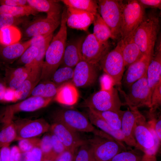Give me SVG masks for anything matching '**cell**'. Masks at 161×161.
Wrapping results in <instances>:
<instances>
[{"instance_id": "39", "label": "cell", "mask_w": 161, "mask_h": 161, "mask_svg": "<svg viewBox=\"0 0 161 161\" xmlns=\"http://www.w3.org/2000/svg\"><path fill=\"white\" fill-rule=\"evenodd\" d=\"M29 21L28 16L16 17L7 15H0V30L11 26H16Z\"/></svg>"}, {"instance_id": "5", "label": "cell", "mask_w": 161, "mask_h": 161, "mask_svg": "<svg viewBox=\"0 0 161 161\" xmlns=\"http://www.w3.org/2000/svg\"><path fill=\"white\" fill-rule=\"evenodd\" d=\"M123 1L119 0L97 1V12L110 29L113 40L121 37V22Z\"/></svg>"}, {"instance_id": "27", "label": "cell", "mask_w": 161, "mask_h": 161, "mask_svg": "<svg viewBox=\"0 0 161 161\" xmlns=\"http://www.w3.org/2000/svg\"><path fill=\"white\" fill-rule=\"evenodd\" d=\"M88 117L93 125L97 127L101 131L117 140L125 144V139L121 129L117 130L113 129L103 120L89 108H88Z\"/></svg>"}, {"instance_id": "50", "label": "cell", "mask_w": 161, "mask_h": 161, "mask_svg": "<svg viewBox=\"0 0 161 161\" xmlns=\"http://www.w3.org/2000/svg\"><path fill=\"white\" fill-rule=\"evenodd\" d=\"M140 3L145 9L151 8L153 9H161V0H138Z\"/></svg>"}, {"instance_id": "28", "label": "cell", "mask_w": 161, "mask_h": 161, "mask_svg": "<svg viewBox=\"0 0 161 161\" xmlns=\"http://www.w3.org/2000/svg\"><path fill=\"white\" fill-rule=\"evenodd\" d=\"M41 74L31 70L27 78L15 90L17 101L24 100L30 96L35 86L40 81Z\"/></svg>"}, {"instance_id": "10", "label": "cell", "mask_w": 161, "mask_h": 161, "mask_svg": "<svg viewBox=\"0 0 161 161\" xmlns=\"http://www.w3.org/2000/svg\"><path fill=\"white\" fill-rule=\"evenodd\" d=\"M101 68L112 79L114 85L120 86L126 67L119 41L99 63Z\"/></svg>"}, {"instance_id": "31", "label": "cell", "mask_w": 161, "mask_h": 161, "mask_svg": "<svg viewBox=\"0 0 161 161\" xmlns=\"http://www.w3.org/2000/svg\"><path fill=\"white\" fill-rule=\"evenodd\" d=\"M58 86L51 80L40 81L32 91L31 96L53 98Z\"/></svg>"}, {"instance_id": "60", "label": "cell", "mask_w": 161, "mask_h": 161, "mask_svg": "<svg viewBox=\"0 0 161 161\" xmlns=\"http://www.w3.org/2000/svg\"><path fill=\"white\" fill-rule=\"evenodd\" d=\"M0 161H2L1 160V156H0Z\"/></svg>"}, {"instance_id": "20", "label": "cell", "mask_w": 161, "mask_h": 161, "mask_svg": "<svg viewBox=\"0 0 161 161\" xmlns=\"http://www.w3.org/2000/svg\"><path fill=\"white\" fill-rule=\"evenodd\" d=\"M5 71L3 80L7 87L13 89H17L25 80L31 70L30 66H24L13 68L3 64Z\"/></svg>"}, {"instance_id": "55", "label": "cell", "mask_w": 161, "mask_h": 161, "mask_svg": "<svg viewBox=\"0 0 161 161\" xmlns=\"http://www.w3.org/2000/svg\"><path fill=\"white\" fill-rule=\"evenodd\" d=\"M7 87L3 78L0 77V102H3L4 93Z\"/></svg>"}, {"instance_id": "15", "label": "cell", "mask_w": 161, "mask_h": 161, "mask_svg": "<svg viewBox=\"0 0 161 161\" xmlns=\"http://www.w3.org/2000/svg\"><path fill=\"white\" fill-rule=\"evenodd\" d=\"M97 66L81 60L74 68L72 82L74 85L84 88L94 84L98 76Z\"/></svg>"}, {"instance_id": "53", "label": "cell", "mask_w": 161, "mask_h": 161, "mask_svg": "<svg viewBox=\"0 0 161 161\" xmlns=\"http://www.w3.org/2000/svg\"><path fill=\"white\" fill-rule=\"evenodd\" d=\"M0 155L2 161H11L9 145L4 146L0 148Z\"/></svg>"}, {"instance_id": "33", "label": "cell", "mask_w": 161, "mask_h": 161, "mask_svg": "<svg viewBox=\"0 0 161 161\" xmlns=\"http://www.w3.org/2000/svg\"><path fill=\"white\" fill-rule=\"evenodd\" d=\"M67 7L88 12L94 15L97 13V1L94 0H61Z\"/></svg>"}, {"instance_id": "36", "label": "cell", "mask_w": 161, "mask_h": 161, "mask_svg": "<svg viewBox=\"0 0 161 161\" xmlns=\"http://www.w3.org/2000/svg\"><path fill=\"white\" fill-rule=\"evenodd\" d=\"M74 68L59 67L54 72L51 79L57 86L72 81Z\"/></svg>"}, {"instance_id": "35", "label": "cell", "mask_w": 161, "mask_h": 161, "mask_svg": "<svg viewBox=\"0 0 161 161\" xmlns=\"http://www.w3.org/2000/svg\"><path fill=\"white\" fill-rule=\"evenodd\" d=\"M21 35L20 30L16 26L4 28L0 30V44L9 45L18 42Z\"/></svg>"}, {"instance_id": "44", "label": "cell", "mask_w": 161, "mask_h": 161, "mask_svg": "<svg viewBox=\"0 0 161 161\" xmlns=\"http://www.w3.org/2000/svg\"><path fill=\"white\" fill-rule=\"evenodd\" d=\"M151 109L157 110L161 105V81L154 87L151 97Z\"/></svg>"}, {"instance_id": "2", "label": "cell", "mask_w": 161, "mask_h": 161, "mask_svg": "<svg viewBox=\"0 0 161 161\" xmlns=\"http://www.w3.org/2000/svg\"><path fill=\"white\" fill-rule=\"evenodd\" d=\"M160 27V15L157 9L145 14L133 36L143 55L153 57Z\"/></svg>"}, {"instance_id": "17", "label": "cell", "mask_w": 161, "mask_h": 161, "mask_svg": "<svg viewBox=\"0 0 161 161\" xmlns=\"http://www.w3.org/2000/svg\"><path fill=\"white\" fill-rule=\"evenodd\" d=\"M153 57L145 55L130 64L123 75V82L124 86L129 87L147 74L149 64Z\"/></svg>"}, {"instance_id": "21", "label": "cell", "mask_w": 161, "mask_h": 161, "mask_svg": "<svg viewBox=\"0 0 161 161\" xmlns=\"http://www.w3.org/2000/svg\"><path fill=\"white\" fill-rule=\"evenodd\" d=\"M30 45V39L24 42H18L9 45L0 44V61L3 64H12L18 59Z\"/></svg>"}, {"instance_id": "51", "label": "cell", "mask_w": 161, "mask_h": 161, "mask_svg": "<svg viewBox=\"0 0 161 161\" xmlns=\"http://www.w3.org/2000/svg\"><path fill=\"white\" fill-rule=\"evenodd\" d=\"M0 5L21 7L27 5L26 0H0Z\"/></svg>"}, {"instance_id": "26", "label": "cell", "mask_w": 161, "mask_h": 161, "mask_svg": "<svg viewBox=\"0 0 161 161\" xmlns=\"http://www.w3.org/2000/svg\"><path fill=\"white\" fill-rule=\"evenodd\" d=\"M82 39L66 43L63 57L59 67L74 68L82 60L80 46Z\"/></svg>"}, {"instance_id": "38", "label": "cell", "mask_w": 161, "mask_h": 161, "mask_svg": "<svg viewBox=\"0 0 161 161\" xmlns=\"http://www.w3.org/2000/svg\"><path fill=\"white\" fill-rule=\"evenodd\" d=\"M90 109L103 120L113 129L117 130L121 129V121L119 113L109 111H99Z\"/></svg>"}, {"instance_id": "46", "label": "cell", "mask_w": 161, "mask_h": 161, "mask_svg": "<svg viewBox=\"0 0 161 161\" xmlns=\"http://www.w3.org/2000/svg\"><path fill=\"white\" fill-rule=\"evenodd\" d=\"M77 149H66L57 157L55 161H74Z\"/></svg>"}, {"instance_id": "48", "label": "cell", "mask_w": 161, "mask_h": 161, "mask_svg": "<svg viewBox=\"0 0 161 161\" xmlns=\"http://www.w3.org/2000/svg\"><path fill=\"white\" fill-rule=\"evenodd\" d=\"M100 81L101 90H109L114 86L112 79L105 73L101 76Z\"/></svg>"}, {"instance_id": "30", "label": "cell", "mask_w": 161, "mask_h": 161, "mask_svg": "<svg viewBox=\"0 0 161 161\" xmlns=\"http://www.w3.org/2000/svg\"><path fill=\"white\" fill-rule=\"evenodd\" d=\"M2 123L0 131V148L2 146L10 145L14 140H16V134L13 122V118L1 117Z\"/></svg>"}, {"instance_id": "7", "label": "cell", "mask_w": 161, "mask_h": 161, "mask_svg": "<svg viewBox=\"0 0 161 161\" xmlns=\"http://www.w3.org/2000/svg\"><path fill=\"white\" fill-rule=\"evenodd\" d=\"M128 89L127 94L119 88L118 90L124 97L126 101L125 104L131 110L144 107L151 108V92L148 85L147 74L133 83Z\"/></svg>"}, {"instance_id": "12", "label": "cell", "mask_w": 161, "mask_h": 161, "mask_svg": "<svg viewBox=\"0 0 161 161\" xmlns=\"http://www.w3.org/2000/svg\"><path fill=\"white\" fill-rule=\"evenodd\" d=\"M111 47L107 41L101 42L94 35L89 34L81 40L80 46L81 59L92 64L97 65L109 52Z\"/></svg>"}, {"instance_id": "58", "label": "cell", "mask_w": 161, "mask_h": 161, "mask_svg": "<svg viewBox=\"0 0 161 161\" xmlns=\"http://www.w3.org/2000/svg\"><path fill=\"white\" fill-rule=\"evenodd\" d=\"M27 152H22L20 157L17 161H28Z\"/></svg>"}, {"instance_id": "37", "label": "cell", "mask_w": 161, "mask_h": 161, "mask_svg": "<svg viewBox=\"0 0 161 161\" xmlns=\"http://www.w3.org/2000/svg\"><path fill=\"white\" fill-rule=\"evenodd\" d=\"M144 155V153L137 148H129L117 154L110 161H142Z\"/></svg>"}, {"instance_id": "32", "label": "cell", "mask_w": 161, "mask_h": 161, "mask_svg": "<svg viewBox=\"0 0 161 161\" xmlns=\"http://www.w3.org/2000/svg\"><path fill=\"white\" fill-rule=\"evenodd\" d=\"M93 24L92 34L99 41L105 42L108 41L109 38H112L110 29L98 12L95 15Z\"/></svg>"}, {"instance_id": "13", "label": "cell", "mask_w": 161, "mask_h": 161, "mask_svg": "<svg viewBox=\"0 0 161 161\" xmlns=\"http://www.w3.org/2000/svg\"><path fill=\"white\" fill-rule=\"evenodd\" d=\"M13 122L16 134V140L36 137L47 132L50 127L49 124L42 118L31 120L18 118L13 120Z\"/></svg>"}, {"instance_id": "22", "label": "cell", "mask_w": 161, "mask_h": 161, "mask_svg": "<svg viewBox=\"0 0 161 161\" xmlns=\"http://www.w3.org/2000/svg\"><path fill=\"white\" fill-rule=\"evenodd\" d=\"M136 109L131 110L128 108L126 110H120L119 112L121 121V130L125 139V144L130 147H134L136 145L134 134L136 117Z\"/></svg>"}, {"instance_id": "49", "label": "cell", "mask_w": 161, "mask_h": 161, "mask_svg": "<svg viewBox=\"0 0 161 161\" xmlns=\"http://www.w3.org/2000/svg\"><path fill=\"white\" fill-rule=\"evenodd\" d=\"M43 154L39 147L34 148L28 153V161H41Z\"/></svg>"}, {"instance_id": "24", "label": "cell", "mask_w": 161, "mask_h": 161, "mask_svg": "<svg viewBox=\"0 0 161 161\" xmlns=\"http://www.w3.org/2000/svg\"><path fill=\"white\" fill-rule=\"evenodd\" d=\"M79 96L77 87L71 81L58 86L56 94L53 100L63 105L72 106L77 102Z\"/></svg>"}, {"instance_id": "34", "label": "cell", "mask_w": 161, "mask_h": 161, "mask_svg": "<svg viewBox=\"0 0 161 161\" xmlns=\"http://www.w3.org/2000/svg\"><path fill=\"white\" fill-rule=\"evenodd\" d=\"M38 12L28 5L21 7L0 5V15H7L16 17L35 15Z\"/></svg>"}, {"instance_id": "59", "label": "cell", "mask_w": 161, "mask_h": 161, "mask_svg": "<svg viewBox=\"0 0 161 161\" xmlns=\"http://www.w3.org/2000/svg\"><path fill=\"white\" fill-rule=\"evenodd\" d=\"M0 69H4V66L3 63L0 60Z\"/></svg>"}, {"instance_id": "40", "label": "cell", "mask_w": 161, "mask_h": 161, "mask_svg": "<svg viewBox=\"0 0 161 161\" xmlns=\"http://www.w3.org/2000/svg\"><path fill=\"white\" fill-rule=\"evenodd\" d=\"M38 53V49L36 46L31 45L18 59L17 64L24 66H30L34 61Z\"/></svg>"}, {"instance_id": "18", "label": "cell", "mask_w": 161, "mask_h": 161, "mask_svg": "<svg viewBox=\"0 0 161 161\" xmlns=\"http://www.w3.org/2000/svg\"><path fill=\"white\" fill-rule=\"evenodd\" d=\"M156 44L155 52L154 51L147 71L148 84L151 93L155 86L161 81V41L160 35Z\"/></svg>"}, {"instance_id": "4", "label": "cell", "mask_w": 161, "mask_h": 161, "mask_svg": "<svg viewBox=\"0 0 161 161\" xmlns=\"http://www.w3.org/2000/svg\"><path fill=\"white\" fill-rule=\"evenodd\" d=\"M145 9L138 0L123 1L120 26L121 39L133 35L145 15Z\"/></svg>"}, {"instance_id": "29", "label": "cell", "mask_w": 161, "mask_h": 161, "mask_svg": "<svg viewBox=\"0 0 161 161\" xmlns=\"http://www.w3.org/2000/svg\"><path fill=\"white\" fill-rule=\"evenodd\" d=\"M27 5L38 12L46 13L47 15L61 14V6L59 1L53 0H27Z\"/></svg>"}, {"instance_id": "56", "label": "cell", "mask_w": 161, "mask_h": 161, "mask_svg": "<svg viewBox=\"0 0 161 161\" xmlns=\"http://www.w3.org/2000/svg\"><path fill=\"white\" fill-rule=\"evenodd\" d=\"M58 156L53 153L52 154L45 156H43L41 161H55Z\"/></svg>"}, {"instance_id": "25", "label": "cell", "mask_w": 161, "mask_h": 161, "mask_svg": "<svg viewBox=\"0 0 161 161\" xmlns=\"http://www.w3.org/2000/svg\"><path fill=\"white\" fill-rule=\"evenodd\" d=\"M133 36V35L121 39L119 41L126 66L128 67L138 60L143 55L138 46L134 40Z\"/></svg>"}, {"instance_id": "1", "label": "cell", "mask_w": 161, "mask_h": 161, "mask_svg": "<svg viewBox=\"0 0 161 161\" xmlns=\"http://www.w3.org/2000/svg\"><path fill=\"white\" fill-rule=\"evenodd\" d=\"M66 9L61 15L59 30L53 37L46 51L42 68L40 81L51 80L53 75L59 67L66 44Z\"/></svg>"}, {"instance_id": "41", "label": "cell", "mask_w": 161, "mask_h": 161, "mask_svg": "<svg viewBox=\"0 0 161 161\" xmlns=\"http://www.w3.org/2000/svg\"><path fill=\"white\" fill-rule=\"evenodd\" d=\"M74 161H95L89 144L85 142L78 148Z\"/></svg>"}, {"instance_id": "23", "label": "cell", "mask_w": 161, "mask_h": 161, "mask_svg": "<svg viewBox=\"0 0 161 161\" xmlns=\"http://www.w3.org/2000/svg\"><path fill=\"white\" fill-rule=\"evenodd\" d=\"M53 37V33H52L48 35L35 36L30 39L31 45L35 46L38 49L37 56L30 65L32 71L41 73L46 51Z\"/></svg>"}, {"instance_id": "52", "label": "cell", "mask_w": 161, "mask_h": 161, "mask_svg": "<svg viewBox=\"0 0 161 161\" xmlns=\"http://www.w3.org/2000/svg\"><path fill=\"white\" fill-rule=\"evenodd\" d=\"M16 101L15 90L7 87L4 93L3 102L10 103Z\"/></svg>"}, {"instance_id": "54", "label": "cell", "mask_w": 161, "mask_h": 161, "mask_svg": "<svg viewBox=\"0 0 161 161\" xmlns=\"http://www.w3.org/2000/svg\"><path fill=\"white\" fill-rule=\"evenodd\" d=\"M22 152L18 146H13L10 148V158L11 161H17L21 156Z\"/></svg>"}, {"instance_id": "14", "label": "cell", "mask_w": 161, "mask_h": 161, "mask_svg": "<svg viewBox=\"0 0 161 161\" xmlns=\"http://www.w3.org/2000/svg\"><path fill=\"white\" fill-rule=\"evenodd\" d=\"M53 100L39 97L31 96L21 101L8 106L4 109L1 115L13 118L14 114L20 112H32L44 108Z\"/></svg>"}, {"instance_id": "19", "label": "cell", "mask_w": 161, "mask_h": 161, "mask_svg": "<svg viewBox=\"0 0 161 161\" xmlns=\"http://www.w3.org/2000/svg\"><path fill=\"white\" fill-rule=\"evenodd\" d=\"M95 15L67 7L66 24L71 28L86 31L93 23Z\"/></svg>"}, {"instance_id": "8", "label": "cell", "mask_w": 161, "mask_h": 161, "mask_svg": "<svg viewBox=\"0 0 161 161\" xmlns=\"http://www.w3.org/2000/svg\"><path fill=\"white\" fill-rule=\"evenodd\" d=\"M136 117L134 128V134L136 145L134 147L143 151L145 155L156 156L159 149L154 144L153 135L145 117L135 110Z\"/></svg>"}, {"instance_id": "47", "label": "cell", "mask_w": 161, "mask_h": 161, "mask_svg": "<svg viewBox=\"0 0 161 161\" xmlns=\"http://www.w3.org/2000/svg\"><path fill=\"white\" fill-rule=\"evenodd\" d=\"M53 153L57 156L64 151L66 148L59 139L54 134L51 135Z\"/></svg>"}, {"instance_id": "6", "label": "cell", "mask_w": 161, "mask_h": 161, "mask_svg": "<svg viewBox=\"0 0 161 161\" xmlns=\"http://www.w3.org/2000/svg\"><path fill=\"white\" fill-rule=\"evenodd\" d=\"M118 90L114 87L108 90L100 89L83 103V106L99 111H112L118 113L124 105L119 96Z\"/></svg>"}, {"instance_id": "57", "label": "cell", "mask_w": 161, "mask_h": 161, "mask_svg": "<svg viewBox=\"0 0 161 161\" xmlns=\"http://www.w3.org/2000/svg\"><path fill=\"white\" fill-rule=\"evenodd\" d=\"M142 161H157L156 156H149L144 154Z\"/></svg>"}, {"instance_id": "9", "label": "cell", "mask_w": 161, "mask_h": 161, "mask_svg": "<svg viewBox=\"0 0 161 161\" xmlns=\"http://www.w3.org/2000/svg\"><path fill=\"white\" fill-rule=\"evenodd\" d=\"M53 121L61 123L76 132H94L95 129L88 117L78 110L61 109L52 115Z\"/></svg>"}, {"instance_id": "45", "label": "cell", "mask_w": 161, "mask_h": 161, "mask_svg": "<svg viewBox=\"0 0 161 161\" xmlns=\"http://www.w3.org/2000/svg\"><path fill=\"white\" fill-rule=\"evenodd\" d=\"M39 147L43 156L48 155L53 153L51 135H45L40 139Z\"/></svg>"}, {"instance_id": "42", "label": "cell", "mask_w": 161, "mask_h": 161, "mask_svg": "<svg viewBox=\"0 0 161 161\" xmlns=\"http://www.w3.org/2000/svg\"><path fill=\"white\" fill-rule=\"evenodd\" d=\"M157 110L150 109L147 112V116L148 119V121L151 124L158 138L161 140V117L160 113H158Z\"/></svg>"}, {"instance_id": "16", "label": "cell", "mask_w": 161, "mask_h": 161, "mask_svg": "<svg viewBox=\"0 0 161 161\" xmlns=\"http://www.w3.org/2000/svg\"><path fill=\"white\" fill-rule=\"evenodd\" d=\"M50 130L62 143L66 149H77L86 142L80 138L77 132L61 123L53 121Z\"/></svg>"}, {"instance_id": "43", "label": "cell", "mask_w": 161, "mask_h": 161, "mask_svg": "<svg viewBox=\"0 0 161 161\" xmlns=\"http://www.w3.org/2000/svg\"><path fill=\"white\" fill-rule=\"evenodd\" d=\"M40 141V139L36 137L22 139L19 140L18 147L22 152H29L39 147Z\"/></svg>"}, {"instance_id": "3", "label": "cell", "mask_w": 161, "mask_h": 161, "mask_svg": "<svg viewBox=\"0 0 161 161\" xmlns=\"http://www.w3.org/2000/svg\"><path fill=\"white\" fill-rule=\"evenodd\" d=\"M89 141L95 161H110L119 153L128 149L121 142L101 130L95 129Z\"/></svg>"}, {"instance_id": "11", "label": "cell", "mask_w": 161, "mask_h": 161, "mask_svg": "<svg viewBox=\"0 0 161 161\" xmlns=\"http://www.w3.org/2000/svg\"><path fill=\"white\" fill-rule=\"evenodd\" d=\"M61 15H47L45 18L27 21L22 24L23 38L30 39L35 36L53 33L60 25Z\"/></svg>"}]
</instances>
